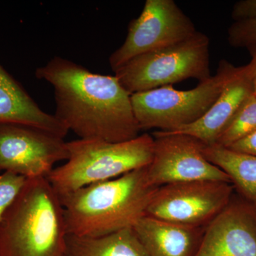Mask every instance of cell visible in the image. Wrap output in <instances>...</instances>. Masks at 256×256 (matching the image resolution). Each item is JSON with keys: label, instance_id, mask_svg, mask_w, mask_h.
Listing matches in <instances>:
<instances>
[{"label": "cell", "instance_id": "obj_19", "mask_svg": "<svg viewBox=\"0 0 256 256\" xmlns=\"http://www.w3.org/2000/svg\"><path fill=\"white\" fill-rule=\"evenodd\" d=\"M229 44L247 48L256 44V18L234 22L228 30Z\"/></svg>", "mask_w": 256, "mask_h": 256}, {"label": "cell", "instance_id": "obj_8", "mask_svg": "<svg viewBox=\"0 0 256 256\" xmlns=\"http://www.w3.org/2000/svg\"><path fill=\"white\" fill-rule=\"evenodd\" d=\"M230 183L194 181L160 186L153 195L146 215L194 227H206L230 203Z\"/></svg>", "mask_w": 256, "mask_h": 256}, {"label": "cell", "instance_id": "obj_5", "mask_svg": "<svg viewBox=\"0 0 256 256\" xmlns=\"http://www.w3.org/2000/svg\"><path fill=\"white\" fill-rule=\"evenodd\" d=\"M242 66L220 60L216 74L191 90L168 86L131 95L140 129L172 132L190 126L204 116Z\"/></svg>", "mask_w": 256, "mask_h": 256}, {"label": "cell", "instance_id": "obj_17", "mask_svg": "<svg viewBox=\"0 0 256 256\" xmlns=\"http://www.w3.org/2000/svg\"><path fill=\"white\" fill-rule=\"evenodd\" d=\"M256 131V96L252 95L220 134L215 144L229 148Z\"/></svg>", "mask_w": 256, "mask_h": 256}, {"label": "cell", "instance_id": "obj_3", "mask_svg": "<svg viewBox=\"0 0 256 256\" xmlns=\"http://www.w3.org/2000/svg\"><path fill=\"white\" fill-rule=\"evenodd\" d=\"M60 196L46 178L26 182L0 220V256H65Z\"/></svg>", "mask_w": 256, "mask_h": 256}, {"label": "cell", "instance_id": "obj_12", "mask_svg": "<svg viewBox=\"0 0 256 256\" xmlns=\"http://www.w3.org/2000/svg\"><path fill=\"white\" fill-rule=\"evenodd\" d=\"M254 72L255 65L250 60L246 65L242 66L238 73L226 86L203 117L190 126L168 132L188 134L206 146L215 144L242 106L252 95Z\"/></svg>", "mask_w": 256, "mask_h": 256}, {"label": "cell", "instance_id": "obj_20", "mask_svg": "<svg viewBox=\"0 0 256 256\" xmlns=\"http://www.w3.org/2000/svg\"><path fill=\"white\" fill-rule=\"evenodd\" d=\"M234 150L256 156V131L229 146Z\"/></svg>", "mask_w": 256, "mask_h": 256}, {"label": "cell", "instance_id": "obj_21", "mask_svg": "<svg viewBox=\"0 0 256 256\" xmlns=\"http://www.w3.org/2000/svg\"><path fill=\"white\" fill-rule=\"evenodd\" d=\"M247 50L252 57V60L255 65V72L254 76V89H252V95L256 96V44L247 47Z\"/></svg>", "mask_w": 256, "mask_h": 256}, {"label": "cell", "instance_id": "obj_2", "mask_svg": "<svg viewBox=\"0 0 256 256\" xmlns=\"http://www.w3.org/2000/svg\"><path fill=\"white\" fill-rule=\"evenodd\" d=\"M156 190L146 166L60 196L67 234L99 237L133 228L146 215Z\"/></svg>", "mask_w": 256, "mask_h": 256}, {"label": "cell", "instance_id": "obj_7", "mask_svg": "<svg viewBox=\"0 0 256 256\" xmlns=\"http://www.w3.org/2000/svg\"><path fill=\"white\" fill-rule=\"evenodd\" d=\"M197 32L191 18L173 0H146L141 14L130 22L124 43L109 58L112 70L139 56L172 46Z\"/></svg>", "mask_w": 256, "mask_h": 256}, {"label": "cell", "instance_id": "obj_10", "mask_svg": "<svg viewBox=\"0 0 256 256\" xmlns=\"http://www.w3.org/2000/svg\"><path fill=\"white\" fill-rule=\"evenodd\" d=\"M68 156L64 138L23 124H0V171L46 178L56 163Z\"/></svg>", "mask_w": 256, "mask_h": 256}, {"label": "cell", "instance_id": "obj_18", "mask_svg": "<svg viewBox=\"0 0 256 256\" xmlns=\"http://www.w3.org/2000/svg\"><path fill=\"white\" fill-rule=\"evenodd\" d=\"M26 180L24 176L10 172L0 174V220L18 196Z\"/></svg>", "mask_w": 256, "mask_h": 256}, {"label": "cell", "instance_id": "obj_6", "mask_svg": "<svg viewBox=\"0 0 256 256\" xmlns=\"http://www.w3.org/2000/svg\"><path fill=\"white\" fill-rule=\"evenodd\" d=\"M210 41L197 31L190 38L162 50L139 56L114 74L130 95L194 78H210Z\"/></svg>", "mask_w": 256, "mask_h": 256}, {"label": "cell", "instance_id": "obj_13", "mask_svg": "<svg viewBox=\"0 0 256 256\" xmlns=\"http://www.w3.org/2000/svg\"><path fill=\"white\" fill-rule=\"evenodd\" d=\"M20 124L62 138L69 130L54 114L40 108L22 86L0 64V124Z\"/></svg>", "mask_w": 256, "mask_h": 256}, {"label": "cell", "instance_id": "obj_9", "mask_svg": "<svg viewBox=\"0 0 256 256\" xmlns=\"http://www.w3.org/2000/svg\"><path fill=\"white\" fill-rule=\"evenodd\" d=\"M154 152L146 166L150 183L159 188L194 181L230 183L228 175L205 158V144L188 134L156 131Z\"/></svg>", "mask_w": 256, "mask_h": 256}, {"label": "cell", "instance_id": "obj_15", "mask_svg": "<svg viewBox=\"0 0 256 256\" xmlns=\"http://www.w3.org/2000/svg\"><path fill=\"white\" fill-rule=\"evenodd\" d=\"M204 154L228 175L240 198L256 208V156L218 144L205 146Z\"/></svg>", "mask_w": 256, "mask_h": 256}, {"label": "cell", "instance_id": "obj_22", "mask_svg": "<svg viewBox=\"0 0 256 256\" xmlns=\"http://www.w3.org/2000/svg\"><path fill=\"white\" fill-rule=\"evenodd\" d=\"M0 172H1V171H0Z\"/></svg>", "mask_w": 256, "mask_h": 256}, {"label": "cell", "instance_id": "obj_1", "mask_svg": "<svg viewBox=\"0 0 256 256\" xmlns=\"http://www.w3.org/2000/svg\"><path fill=\"white\" fill-rule=\"evenodd\" d=\"M35 75L53 86L55 117L80 139L120 142L139 136L131 95L116 76L92 73L60 56Z\"/></svg>", "mask_w": 256, "mask_h": 256}, {"label": "cell", "instance_id": "obj_11", "mask_svg": "<svg viewBox=\"0 0 256 256\" xmlns=\"http://www.w3.org/2000/svg\"><path fill=\"white\" fill-rule=\"evenodd\" d=\"M194 256H256V208L240 197L204 229Z\"/></svg>", "mask_w": 256, "mask_h": 256}, {"label": "cell", "instance_id": "obj_16", "mask_svg": "<svg viewBox=\"0 0 256 256\" xmlns=\"http://www.w3.org/2000/svg\"><path fill=\"white\" fill-rule=\"evenodd\" d=\"M65 256H150L133 228L99 237L67 235Z\"/></svg>", "mask_w": 256, "mask_h": 256}, {"label": "cell", "instance_id": "obj_14", "mask_svg": "<svg viewBox=\"0 0 256 256\" xmlns=\"http://www.w3.org/2000/svg\"><path fill=\"white\" fill-rule=\"evenodd\" d=\"M206 227L173 223L146 215L133 226L150 256H194Z\"/></svg>", "mask_w": 256, "mask_h": 256}, {"label": "cell", "instance_id": "obj_4", "mask_svg": "<svg viewBox=\"0 0 256 256\" xmlns=\"http://www.w3.org/2000/svg\"><path fill=\"white\" fill-rule=\"evenodd\" d=\"M68 159L46 178L58 196L119 178L150 164L154 138L143 134L120 142L78 139L67 142Z\"/></svg>", "mask_w": 256, "mask_h": 256}]
</instances>
